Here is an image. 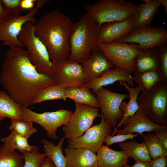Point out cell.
Returning a JSON list of instances; mask_svg holds the SVG:
<instances>
[{
    "mask_svg": "<svg viewBox=\"0 0 167 167\" xmlns=\"http://www.w3.org/2000/svg\"><path fill=\"white\" fill-rule=\"evenodd\" d=\"M22 47L7 50L0 74L1 84L9 95L21 106L33 105L43 89L55 84L54 75L39 73Z\"/></svg>",
    "mask_w": 167,
    "mask_h": 167,
    "instance_id": "1",
    "label": "cell"
},
{
    "mask_svg": "<svg viewBox=\"0 0 167 167\" xmlns=\"http://www.w3.org/2000/svg\"><path fill=\"white\" fill-rule=\"evenodd\" d=\"M73 23L69 17L54 9L42 16L34 24L35 35L47 48L54 65L68 59Z\"/></svg>",
    "mask_w": 167,
    "mask_h": 167,
    "instance_id": "2",
    "label": "cell"
},
{
    "mask_svg": "<svg viewBox=\"0 0 167 167\" xmlns=\"http://www.w3.org/2000/svg\"><path fill=\"white\" fill-rule=\"evenodd\" d=\"M100 27L86 12L73 23L69 37L68 59L82 64L97 48Z\"/></svg>",
    "mask_w": 167,
    "mask_h": 167,
    "instance_id": "3",
    "label": "cell"
},
{
    "mask_svg": "<svg viewBox=\"0 0 167 167\" xmlns=\"http://www.w3.org/2000/svg\"><path fill=\"white\" fill-rule=\"evenodd\" d=\"M18 38L27 49L30 60L39 73L54 75L55 65L48 50L35 34L34 24L28 22L23 26Z\"/></svg>",
    "mask_w": 167,
    "mask_h": 167,
    "instance_id": "4",
    "label": "cell"
},
{
    "mask_svg": "<svg viewBox=\"0 0 167 167\" xmlns=\"http://www.w3.org/2000/svg\"><path fill=\"white\" fill-rule=\"evenodd\" d=\"M137 103L151 121L156 124L167 126V82L161 80L150 89L142 91Z\"/></svg>",
    "mask_w": 167,
    "mask_h": 167,
    "instance_id": "5",
    "label": "cell"
},
{
    "mask_svg": "<svg viewBox=\"0 0 167 167\" xmlns=\"http://www.w3.org/2000/svg\"><path fill=\"white\" fill-rule=\"evenodd\" d=\"M86 13L99 24L126 19L133 15L135 5L123 0H99L86 5Z\"/></svg>",
    "mask_w": 167,
    "mask_h": 167,
    "instance_id": "6",
    "label": "cell"
},
{
    "mask_svg": "<svg viewBox=\"0 0 167 167\" xmlns=\"http://www.w3.org/2000/svg\"><path fill=\"white\" fill-rule=\"evenodd\" d=\"M49 0H35L36 6L23 15H9L6 20L0 25V41L7 46L9 49L25 47L18 38L23 26L29 22L34 24L37 21L35 16L38 10Z\"/></svg>",
    "mask_w": 167,
    "mask_h": 167,
    "instance_id": "7",
    "label": "cell"
},
{
    "mask_svg": "<svg viewBox=\"0 0 167 167\" xmlns=\"http://www.w3.org/2000/svg\"><path fill=\"white\" fill-rule=\"evenodd\" d=\"M97 48L114 67L125 69L130 73L133 71L134 58L141 51L137 44L115 41L98 43Z\"/></svg>",
    "mask_w": 167,
    "mask_h": 167,
    "instance_id": "8",
    "label": "cell"
},
{
    "mask_svg": "<svg viewBox=\"0 0 167 167\" xmlns=\"http://www.w3.org/2000/svg\"><path fill=\"white\" fill-rule=\"evenodd\" d=\"M23 120L35 122L42 126L47 131L48 136L53 139H58L57 128L67 125L72 114V110L60 109L55 111L38 113L28 107L21 106Z\"/></svg>",
    "mask_w": 167,
    "mask_h": 167,
    "instance_id": "9",
    "label": "cell"
},
{
    "mask_svg": "<svg viewBox=\"0 0 167 167\" xmlns=\"http://www.w3.org/2000/svg\"><path fill=\"white\" fill-rule=\"evenodd\" d=\"M75 104V110L69 123L62 128L65 138L68 139L77 138L83 135L91 127L94 120L101 116L98 108Z\"/></svg>",
    "mask_w": 167,
    "mask_h": 167,
    "instance_id": "10",
    "label": "cell"
},
{
    "mask_svg": "<svg viewBox=\"0 0 167 167\" xmlns=\"http://www.w3.org/2000/svg\"><path fill=\"white\" fill-rule=\"evenodd\" d=\"M115 41L137 44L143 51L167 43V31L161 27L147 26L133 30Z\"/></svg>",
    "mask_w": 167,
    "mask_h": 167,
    "instance_id": "11",
    "label": "cell"
},
{
    "mask_svg": "<svg viewBox=\"0 0 167 167\" xmlns=\"http://www.w3.org/2000/svg\"><path fill=\"white\" fill-rule=\"evenodd\" d=\"M101 121L98 124L91 126L83 135L74 139H68L67 147L84 148L94 153L102 146L104 139L110 135L112 128L109 122L101 114Z\"/></svg>",
    "mask_w": 167,
    "mask_h": 167,
    "instance_id": "12",
    "label": "cell"
},
{
    "mask_svg": "<svg viewBox=\"0 0 167 167\" xmlns=\"http://www.w3.org/2000/svg\"><path fill=\"white\" fill-rule=\"evenodd\" d=\"M96 94L101 114L114 129L123 115L120 108V105L124 99L129 97V94L113 92L104 87L98 89Z\"/></svg>",
    "mask_w": 167,
    "mask_h": 167,
    "instance_id": "13",
    "label": "cell"
},
{
    "mask_svg": "<svg viewBox=\"0 0 167 167\" xmlns=\"http://www.w3.org/2000/svg\"><path fill=\"white\" fill-rule=\"evenodd\" d=\"M55 66L54 76L57 84L66 88L85 84L80 64L68 59Z\"/></svg>",
    "mask_w": 167,
    "mask_h": 167,
    "instance_id": "14",
    "label": "cell"
},
{
    "mask_svg": "<svg viewBox=\"0 0 167 167\" xmlns=\"http://www.w3.org/2000/svg\"><path fill=\"white\" fill-rule=\"evenodd\" d=\"M165 129H167V126L155 123L139 108L134 114L127 119L123 129H118L115 134L121 135L136 133L141 135L145 132H154Z\"/></svg>",
    "mask_w": 167,
    "mask_h": 167,
    "instance_id": "15",
    "label": "cell"
},
{
    "mask_svg": "<svg viewBox=\"0 0 167 167\" xmlns=\"http://www.w3.org/2000/svg\"><path fill=\"white\" fill-rule=\"evenodd\" d=\"M133 16L125 20L103 24L100 27L98 43L116 41L124 37L132 30Z\"/></svg>",
    "mask_w": 167,
    "mask_h": 167,
    "instance_id": "16",
    "label": "cell"
},
{
    "mask_svg": "<svg viewBox=\"0 0 167 167\" xmlns=\"http://www.w3.org/2000/svg\"><path fill=\"white\" fill-rule=\"evenodd\" d=\"M127 70L117 67L109 69L104 72L99 77L84 85L93 93L101 87L112 84L118 81H124L129 86L133 87L134 82L132 76Z\"/></svg>",
    "mask_w": 167,
    "mask_h": 167,
    "instance_id": "17",
    "label": "cell"
},
{
    "mask_svg": "<svg viewBox=\"0 0 167 167\" xmlns=\"http://www.w3.org/2000/svg\"><path fill=\"white\" fill-rule=\"evenodd\" d=\"M92 52L89 58L81 64L85 83L96 79L108 69L114 67L97 48Z\"/></svg>",
    "mask_w": 167,
    "mask_h": 167,
    "instance_id": "18",
    "label": "cell"
},
{
    "mask_svg": "<svg viewBox=\"0 0 167 167\" xmlns=\"http://www.w3.org/2000/svg\"><path fill=\"white\" fill-rule=\"evenodd\" d=\"M66 167H98L96 154L84 148H66Z\"/></svg>",
    "mask_w": 167,
    "mask_h": 167,
    "instance_id": "19",
    "label": "cell"
},
{
    "mask_svg": "<svg viewBox=\"0 0 167 167\" xmlns=\"http://www.w3.org/2000/svg\"><path fill=\"white\" fill-rule=\"evenodd\" d=\"M160 55L159 49L153 47L141 51L135 57L133 61L134 75L152 70L160 71Z\"/></svg>",
    "mask_w": 167,
    "mask_h": 167,
    "instance_id": "20",
    "label": "cell"
},
{
    "mask_svg": "<svg viewBox=\"0 0 167 167\" xmlns=\"http://www.w3.org/2000/svg\"><path fill=\"white\" fill-rule=\"evenodd\" d=\"M143 2L135 5L133 15L132 31L150 26L152 21L161 5L156 0H143Z\"/></svg>",
    "mask_w": 167,
    "mask_h": 167,
    "instance_id": "21",
    "label": "cell"
},
{
    "mask_svg": "<svg viewBox=\"0 0 167 167\" xmlns=\"http://www.w3.org/2000/svg\"><path fill=\"white\" fill-rule=\"evenodd\" d=\"M98 167H123L129 158L123 151H117L103 144L96 152Z\"/></svg>",
    "mask_w": 167,
    "mask_h": 167,
    "instance_id": "22",
    "label": "cell"
},
{
    "mask_svg": "<svg viewBox=\"0 0 167 167\" xmlns=\"http://www.w3.org/2000/svg\"><path fill=\"white\" fill-rule=\"evenodd\" d=\"M119 82L128 91L129 100L128 103L124 101L122 102L120 108L123 111V115L121 120L117 123L113 132L111 135V136L114 135L118 129L124 125L127 119L134 114L139 108L137 103L138 98L140 92L141 91L139 86L138 85L135 88L130 87L128 85L124 80L120 81Z\"/></svg>",
    "mask_w": 167,
    "mask_h": 167,
    "instance_id": "23",
    "label": "cell"
},
{
    "mask_svg": "<svg viewBox=\"0 0 167 167\" xmlns=\"http://www.w3.org/2000/svg\"><path fill=\"white\" fill-rule=\"evenodd\" d=\"M66 98L74 101L75 103L86 104L99 108V104L95 95L84 84L65 88Z\"/></svg>",
    "mask_w": 167,
    "mask_h": 167,
    "instance_id": "24",
    "label": "cell"
},
{
    "mask_svg": "<svg viewBox=\"0 0 167 167\" xmlns=\"http://www.w3.org/2000/svg\"><path fill=\"white\" fill-rule=\"evenodd\" d=\"M21 105L16 102L6 92L0 90V116L10 119L23 120Z\"/></svg>",
    "mask_w": 167,
    "mask_h": 167,
    "instance_id": "25",
    "label": "cell"
},
{
    "mask_svg": "<svg viewBox=\"0 0 167 167\" xmlns=\"http://www.w3.org/2000/svg\"><path fill=\"white\" fill-rule=\"evenodd\" d=\"M118 146L129 158H133L135 161L150 162L151 160L144 142L128 141L119 143Z\"/></svg>",
    "mask_w": 167,
    "mask_h": 167,
    "instance_id": "26",
    "label": "cell"
},
{
    "mask_svg": "<svg viewBox=\"0 0 167 167\" xmlns=\"http://www.w3.org/2000/svg\"><path fill=\"white\" fill-rule=\"evenodd\" d=\"M1 140L4 143L3 146L6 149L11 151L18 149L22 154L31 152L37 147L29 145L27 139L13 130L11 131V133L8 136L2 138Z\"/></svg>",
    "mask_w": 167,
    "mask_h": 167,
    "instance_id": "27",
    "label": "cell"
},
{
    "mask_svg": "<svg viewBox=\"0 0 167 167\" xmlns=\"http://www.w3.org/2000/svg\"><path fill=\"white\" fill-rule=\"evenodd\" d=\"M65 139V137L61 138L56 146L51 142L41 140L45 153L51 159L56 167H66V158L63 153L62 148Z\"/></svg>",
    "mask_w": 167,
    "mask_h": 167,
    "instance_id": "28",
    "label": "cell"
},
{
    "mask_svg": "<svg viewBox=\"0 0 167 167\" xmlns=\"http://www.w3.org/2000/svg\"><path fill=\"white\" fill-rule=\"evenodd\" d=\"M133 81L138 84L141 91L149 90L162 79L159 71L152 70L132 76Z\"/></svg>",
    "mask_w": 167,
    "mask_h": 167,
    "instance_id": "29",
    "label": "cell"
},
{
    "mask_svg": "<svg viewBox=\"0 0 167 167\" xmlns=\"http://www.w3.org/2000/svg\"><path fill=\"white\" fill-rule=\"evenodd\" d=\"M66 99L65 88L55 83L41 90L35 98L33 105L46 101L56 99L65 101Z\"/></svg>",
    "mask_w": 167,
    "mask_h": 167,
    "instance_id": "30",
    "label": "cell"
},
{
    "mask_svg": "<svg viewBox=\"0 0 167 167\" xmlns=\"http://www.w3.org/2000/svg\"><path fill=\"white\" fill-rule=\"evenodd\" d=\"M140 135L146 145L151 159L167 156V150L160 143L155 134H142Z\"/></svg>",
    "mask_w": 167,
    "mask_h": 167,
    "instance_id": "31",
    "label": "cell"
},
{
    "mask_svg": "<svg viewBox=\"0 0 167 167\" xmlns=\"http://www.w3.org/2000/svg\"><path fill=\"white\" fill-rule=\"evenodd\" d=\"M23 157L15 151L0 147V167H24Z\"/></svg>",
    "mask_w": 167,
    "mask_h": 167,
    "instance_id": "32",
    "label": "cell"
},
{
    "mask_svg": "<svg viewBox=\"0 0 167 167\" xmlns=\"http://www.w3.org/2000/svg\"><path fill=\"white\" fill-rule=\"evenodd\" d=\"M9 129L16 132L24 138L28 139L37 130L33 126V122L30 121L11 119Z\"/></svg>",
    "mask_w": 167,
    "mask_h": 167,
    "instance_id": "33",
    "label": "cell"
},
{
    "mask_svg": "<svg viewBox=\"0 0 167 167\" xmlns=\"http://www.w3.org/2000/svg\"><path fill=\"white\" fill-rule=\"evenodd\" d=\"M24 160V167H40L47 154L41 153L37 147L31 152L22 154Z\"/></svg>",
    "mask_w": 167,
    "mask_h": 167,
    "instance_id": "34",
    "label": "cell"
},
{
    "mask_svg": "<svg viewBox=\"0 0 167 167\" xmlns=\"http://www.w3.org/2000/svg\"><path fill=\"white\" fill-rule=\"evenodd\" d=\"M21 0H0L8 15H19L23 11L20 7Z\"/></svg>",
    "mask_w": 167,
    "mask_h": 167,
    "instance_id": "35",
    "label": "cell"
},
{
    "mask_svg": "<svg viewBox=\"0 0 167 167\" xmlns=\"http://www.w3.org/2000/svg\"><path fill=\"white\" fill-rule=\"evenodd\" d=\"M157 48L160 55V72L162 80L167 82V43Z\"/></svg>",
    "mask_w": 167,
    "mask_h": 167,
    "instance_id": "36",
    "label": "cell"
},
{
    "mask_svg": "<svg viewBox=\"0 0 167 167\" xmlns=\"http://www.w3.org/2000/svg\"><path fill=\"white\" fill-rule=\"evenodd\" d=\"M138 135V134L130 133L121 135H117L115 136L109 135L105 137L104 142L105 143L106 146L109 147L113 143L123 142L126 140L133 139Z\"/></svg>",
    "mask_w": 167,
    "mask_h": 167,
    "instance_id": "37",
    "label": "cell"
},
{
    "mask_svg": "<svg viewBox=\"0 0 167 167\" xmlns=\"http://www.w3.org/2000/svg\"><path fill=\"white\" fill-rule=\"evenodd\" d=\"M154 132L160 143L167 150V129L157 130Z\"/></svg>",
    "mask_w": 167,
    "mask_h": 167,
    "instance_id": "38",
    "label": "cell"
},
{
    "mask_svg": "<svg viewBox=\"0 0 167 167\" xmlns=\"http://www.w3.org/2000/svg\"><path fill=\"white\" fill-rule=\"evenodd\" d=\"M149 163L150 167H167V156L151 159Z\"/></svg>",
    "mask_w": 167,
    "mask_h": 167,
    "instance_id": "39",
    "label": "cell"
},
{
    "mask_svg": "<svg viewBox=\"0 0 167 167\" xmlns=\"http://www.w3.org/2000/svg\"><path fill=\"white\" fill-rule=\"evenodd\" d=\"M35 0H21L20 7L23 10H29L33 8Z\"/></svg>",
    "mask_w": 167,
    "mask_h": 167,
    "instance_id": "40",
    "label": "cell"
},
{
    "mask_svg": "<svg viewBox=\"0 0 167 167\" xmlns=\"http://www.w3.org/2000/svg\"><path fill=\"white\" fill-rule=\"evenodd\" d=\"M8 16L2 4L0 2V25L6 20Z\"/></svg>",
    "mask_w": 167,
    "mask_h": 167,
    "instance_id": "41",
    "label": "cell"
},
{
    "mask_svg": "<svg viewBox=\"0 0 167 167\" xmlns=\"http://www.w3.org/2000/svg\"><path fill=\"white\" fill-rule=\"evenodd\" d=\"M40 167H56L54 164L49 157L46 156Z\"/></svg>",
    "mask_w": 167,
    "mask_h": 167,
    "instance_id": "42",
    "label": "cell"
},
{
    "mask_svg": "<svg viewBox=\"0 0 167 167\" xmlns=\"http://www.w3.org/2000/svg\"><path fill=\"white\" fill-rule=\"evenodd\" d=\"M130 167H150L149 162L135 161V163Z\"/></svg>",
    "mask_w": 167,
    "mask_h": 167,
    "instance_id": "43",
    "label": "cell"
},
{
    "mask_svg": "<svg viewBox=\"0 0 167 167\" xmlns=\"http://www.w3.org/2000/svg\"><path fill=\"white\" fill-rule=\"evenodd\" d=\"M157 2L160 3L161 5H163L164 6L165 11L167 14V0H156Z\"/></svg>",
    "mask_w": 167,
    "mask_h": 167,
    "instance_id": "44",
    "label": "cell"
},
{
    "mask_svg": "<svg viewBox=\"0 0 167 167\" xmlns=\"http://www.w3.org/2000/svg\"><path fill=\"white\" fill-rule=\"evenodd\" d=\"M6 118V117H4L0 116V122L2 120L5 119Z\"/></svg>",
    "mask_w": 167,
    "mask_h": 167,
    "instance_id": "45",
    "label": "cell"
},
{
    "mask_svg": "<svg viewBox=\"0 0 167 167\" xmlns=\"http://www.w3.org/2000/svg\"><path fill=\"white\" fill-rule=\"evenodd\" d=\"M123 167H130V166L127 164Z\"/></svg>",
    "mask_w": 167,
    "mask_h": 167,
    "instance_id": "46",
    "label": "cell"
}]
</instances>
